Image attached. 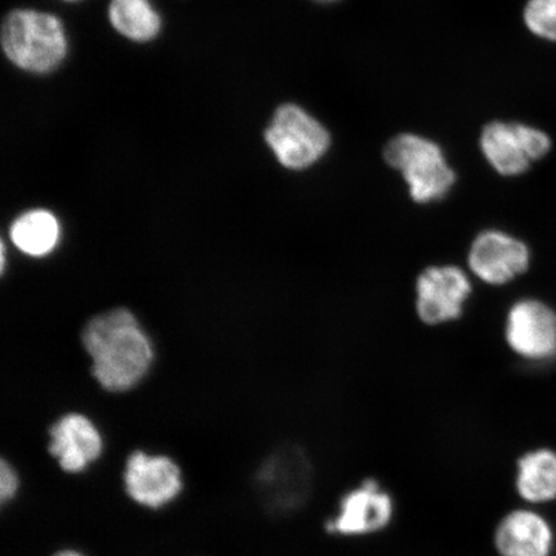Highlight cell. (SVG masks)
I'll use <instances>...</instances> for the list:
<instances>
[{
  "label": "cell",
  "mask_w": 556,
  "mask_h": 556,
  "mask_svg": "<svg viewBox=\"0 0 556 556\" xmlns=\"http://www.w3.org/2000/svg\"><path fill=\"white\" fill-rule=\"evenodd\" d=\"M66 2H76V0H66Z\"/></svg>",
  "instance_id": "cell-21"
},
{
  "label": "cell",
  "mask_w": 556,
  "mask_h": 556,
  "mask_svg": "<svg viewBox=\"0 0 556 556\" xmlns=\"http://www.w3.org/2000/svg\"><path fill=\"white\" fill-rule=\"evenodd\" d=\"M83 344L93 359V377L109 392L136 387L154 359L149 338L125 308L90 319L83 330Z\"/></svg>",
  "instance_id": "cell-1"
},
{
  "label": "cell",
  "mask_w": 556,
  "mask_h": 556,
  "mask_svg": "<svg viewBox=\"0 0 556 556\" xmlns=\"http://www.w3.org/2000/svg\"><path fill=\"white\" fill-rule=\"evenodd\" d=\"M3 52L24 72L47 74L58 68L67 53L61 20L35 10L11 11L0 30Z\"/></svg>",
  "instance_id": "cell-2"
},
{
  "label": "cell",
  "mask_w": 556,
  "mask_h": 556,
  "mask_svg": "<svg viewBox=\"0 0 556 556\" xmlns=\"http://www.w3.org/2000/svg\"><path fill=\"white\" fill-rule=\"evenodd\" d=\"M416 290V308L420 318L426 324L438 325L462 316L464 303L471 293V283L458 267H432L424 270Z\"/></svg>",
  "instance_id": "cell-7"
},
{
  "label": "cell",
  "mask_w": 556,
  "mask_h": 556,
  "mask_svg": "<svg viewBox=\"0 0 556 556\" xmlns=\"http://www.w3.org/2000/svg\"><path fill=\"white\" fill-rule=\"evenodd\" d=\"M260 503L274 516H288L307 504L313 486L309 458L301 447L285 444L264 458L254 476Z\"/></svg>",
  "instance_id": "cell-3"
},
{
  "label": "cell",
  "mask_w": 556,
  "mask_h": 556,
  "mask_svg": "<svg viewBox=\"0 0 556 556\" xmlns=\"http://www.w3.org/2000/svg\"><path fill=\"white\" fill-rule=\"evenodd\" d=\"M125 493L131 502L157 510L176 502L184 490L182 471L172 457L135 451L125 462Z\"/></svg>",
  "instance_id": "cell-6"
},
{
  "label": "cell",
  "mask_w": 556,
  "mask_h": 556,
  "mask_svg": "<svg viewBox=\"0 0 556 556\" xmlns=\"http://www.w3.org/2000/svg\"><path fill=\"white\" fill-rule=\"evenodd\" d=\"M506 339L520 356L545 361L556 356V313L539 301H520L509 312Z\"/></svg>",
  "instance_id": "cell-8"
},
{
  "label": "cell",
  "mask_w": 556,
  "mask_h": 556,
  "mask_svg": "<svg viewBox=\"0 0 556 556\" xmlns=\"http://www.w3.org/2000/svg\"><path fill=\"white\" fill-rule=\"evenodd\" d=\"M60 236L54 215L47 211H30L13 222L11 239L21 252L31 256L51 253Z\"/></svg>",
  "instance_id": "cell-16"
},
{
  "label": "cell",
  "mask_w": 556,
  "mask_h": 556,
  "mask_svg": "<svg viewBox=\"0 0 556 556\" xmlns=\"http://www.w3.org/2000/svg\"><path fill=\"white\" fill-rule=\"evenodd\" d=\"M483 154L503 176H518L531 165V157L521 134V124L491 123L481 138Z\"/></svg>",
  "instance_id": "cell-13"
},
{
  "label": "cell",
  "mask_w": 556,
  "mask_h": 556,
  "mask_svg": "<svg viewBox=\"0 0 556 556\" xmlns=\"http://www.w3.org/2000/svg\"><path fill=\"white\" fill-rule=\"evenodd\" d=\"M48 452L62 471L80 475L99 460L103 451L100 430L81 414H66L50 428Z\"/></svg>",
  "instance_id": "cell-10"
},
{
  "label": "cell",
  "mask_w": 556,
  "mask_h": 556,
  "mask_svg": "<svg viewBox=\"0 0 556 556\" xmlns=\"http://www.w3.org/2000/svg\"><path fill=\"white\" fill-rule=\"evenodd\" d=\"M264 137L278 162L293 170L318 162L330 146L329 131L323 124L293 103L276 110Z\"/></svg>",
  "instance_id": "cell-5"
},
{
  "label": "cell",
  "mask_w": 556,
  "mask_h": 556,
  "mask_svg": "<svg viewBox=\"0 0 556 556\" xmlns=\"http://www.w3.org/2000/svg\"><path fill=\"white\" fill-rule=\"evenodd\" d=\"M53 556H86V555L78 551H73V548H64V551H60V552L55 553Z\"/></svg>",
  "instance_id": "cell-19"
},
{
  "label": "cell",
  "mask_w": 556,
  "mask_h": 556,
  "mask_svg": "<svg viewBox=\"0 0 556 556\" xmlns=\"http://www.w3.org/2000/svg\"><path fill=\"white\" fill-rule=\"evenodd\" d=\"M392 517L391 495L368 479L340 500L337 516L329 521L328 528L331 533L342 536H365L381 531L391 523Z\"/></svg>",
  "instance_id": "cell-9"
},
{
  "label": "cell",
  "mask_w": 556,
  "mask_h": 556,
  "mask_svg": "<svg viewBox=\"0 0 556 556\" xmlns=\"http://www.w3.org/2000/svg\"><path fill=\"white\" fill-rule=\"evenodd\" d=\"M530 252L523 242L500 231H485L472 242L469 266L481 280L503 285L526 273Z\"/></svg>",
  "instance_id": "cell-11"
},
{
  "label": "cell",
  "mask_w": 556,
  "mask_h": 556,
  "mask_svg": "<svg viewBox=\"0 0 556 556\" xmlns=\"http://www.w3.org/2000/svg\"><path fill=\"white\" fill-rule=\"evenodd\" d=\"M20 478L15 468L9 462L0 463V498L7 505L17 495Z\"/></svg>",
  "instance_id": "cell-18"
},
{
  "label": "cell",
  "mask_w": 556,
  "mask_h": 556,
  "mask_svg": "<svg viewBox=\"0 0 556 556\" xmlns=\"http://www.w3.org/2000/svg\"><path fill=\"white\" fill-rule=\"evenodd\" d=\"M321 2H333V0H321Z\"/></svg>",
  "instance_id": "cell-20"
},
{
  "label": "cell",
  "mask_w": 556,
  "mask_h": 556,
  "mask_svg": "<svg viewBox=\"0 0 556 556\" xmlns=\"http://www.w3.org/2000/svg\"><path fill=\"white\" fill-rule=\"evenodd\" d=\"M109 20L117 33L138 43L155 39L162 29L150 0H110Z\"/></svg>",
  "instance_id": "cell-15"
},
{
  "label": "cell",
  "mask_w": 556,
  "mask_h": 556,
  "mask_svg": "<svg viewBox=\"0 0 556 556\" xmlns=\"http://www.w3.org/2000/svg\"><path fill=\"white\" fill-rule=\"evenodd\" d=\"M525 20L533 34L548 40H556V0H530L526 7Z\"/></svg>",
  "instance_id": "cell-17"
},
{
  "label": "cell",
  "mask_w": 556,
  "mask_h": 556,
  "mask_svg": "<svg viewBox=\"0 0 556 556\" xmlns=\"http://www.w3.org/2000/svg\"><path fill=\"white\" fill-rule=\"evenodd\" d=\"M495 541L503 556H547L552 551L553 533L539 514L518 510L498 525Z\"/></svg>",
  "instance_id": "cell-12"
},
{
  "label": "cell",
  "mask_w": 556,
  "mask_h": 556,
  "mask_svg": "<svg viewBox=\"0 0 556 556\" xmlns=\"http://www.w3.org/2000/svg\"><path fill=\"white\" fill-rule=\"evenodd\" d=\"M517 486L520 496L531 503L556 497V454L548 450L530 452L518 463Z\"/></svg>",
  "instance_id": "cell-14"
},
{
  "label": "cell",
  "mask_w": 556,
  "mask_h": 556,
  "mask_svg": "<svg viewBox=\"0 0 556 556\" xmlns=\"http://www.w3.org/2000/svg\"><path fill=\"white\" fill-rule=\"evenodd\" d=\"M387 163L399 169L416 203L441 200L454 186L456 176L444 160L440 146L415 135H401L388 143Z\"/></svg>",
  "instance_id": "cell-4"
}]
</instances>
